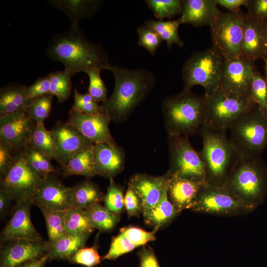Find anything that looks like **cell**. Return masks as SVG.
<instances>
[{"label": "cell", "instance_id": "cell-1", "mask_svg": "<svg viewBox=\"0 0 267 267\" xmlns=\"http://www.w3.org/2000/svg\"><path fill=\"white\" fill-rule=\"evenodd\" d=\"M45 53L52 61L62 63L64 70L72 76L85 72L89 67L109 70L111 65L104 48L89 40L79 27H71L54 34L45 49Z\"/></svg>", "mask_w": 267, "mask_h": 267}, {"label": "cell", "instance_id": "cell-2", "mask_svg": "<svg viewBox=\"0 0 267 267\" xmlns=\"http://www.w3.org/2000/svg\"><path fill=\"white\" fill-rule=\"evenodd\" d=\"M115 86L109 98L100 106L101 113L116 122L126 120L153 89L154 74L144 69H131L111 64Z\"/></svg>", "mask_w": 267, "mask_h": 267}, {"label": "cell", "instance_id": "cell-3", "mask_svg": "<svg viewBox=\"0 0 267 267\" xmlns=\"http://www.w3.org/2000/svg\"><path fill=\"white\" fill-rule=\"evenodd\" d=\"M164 125L168 136L199 134L205 124L204 95L182 90L162 101Z\"/></svg>", "mask_w": 267, "mask_h": 267}, {"label": "cell", "instance_id": "cell-4", "mask_svg": "<svg viewBox=\"0 0 267 267\" xmlns=\"http://www.w3.org/2000/svg\"><path fill=\"white\" fill-rule=\"evenodd\" d=\"M226 131L204 124L199 133L202 140L199 153L206 168V182L215 185H223L239 159Z\"/></svg>", "mask_w": 267, "mask_h": 267}, {"label": "cell", "instance_id": "cell-5", "mask_svg": "<svg viewBox=\"0 0 267 267\" xmlns=\"http://www.w3.org/2000/svg\"><path fill=\"white\" fill-rule=\"evenodd\" d=\"M222 186L254 211L267 198V164L261 157L239 158Z\"/></svg>", "mask_w": 267, "mask_h": 267}, {"label": "cell", "instance_id": "cell-6", "mask_svg": "<svg viewBox=\"0 0 267 267\" xmlns=\"http://www.w3.org/2000/svg\"><path fill=\"white\" fill-rule=\"evenodd\" d=\"M230 140L239 158L261 157L267 146V115L257 106L230 128Z\"/></svg>", "mask_w": 267, "mask_h": 267}, {"label": "cell", "instance_id": "cell-7", "mask_svg": "<svg viewBox=\"0 0 267 267\" xmlns=\"http://www.w3.org/2000/svg\"><path fill=\"white\" fill-rule=\"evenodd\" d=\"M224 61L213 47L192 53L182 68L183 90L191 91L193 86L200 85L204 89L205 95L215 91L220 86Z\"/></svg>", "mask_w": 267, "mask_h": 267}, {"label": "cell", "instance_id": "cell-8", "mask_svg": "<svg viewBox=\"0 0 267 267\" xmlns=\"http://www.w3.org/2000/svg\"><path fill=\"white\" fill-rule=\"evenodd\" d=\"M205 125L216 130L226 131L243 115L256 106L250 96L237 94L219 88L204 95Z\"/></svg>", "mask_w": 267, "mask_h": 267}, {"label": "cell", "instance_id": "cell-9", "mask_svg": "<svg viewBox=\"0 0 267 267\" xmlns=\"http://www.w3.org/2000/svg\"><path fill=\"white\" fill-rule=\"evenodd\" d=\"M201 213L220 216H244L253 210L222 186L204 182L190 206Z\"/></svg>", "mask_w": 267, "mask_h": 267}, {"label": "cell", "instance_id": "cell-10", "mask_svg": "<svg viewBox=\"0 0 267 267\" xmlns=\"http://www.w3.org/2000/svg\"><path fill=\"white\" fill-rule=\"evenodd\" d=\"M245 14L239 10L220 12L210 26L213 47L224 60L240 57Z\"/></svg>", "mask_w": 267, "mask_h": 267}, {"label": "cell", "instance_id": "cell-11", "mask_svg": "<svg viewBox=\"0 0 267 267\" xmlns=\"http://www.w3.org/2000/svg\"><path fill=\"white\" fill-rule=\"evenodd\" d=\"M168 147L170 165L167 173L171 176L197 182L206 181L204 163L187 136H168Z\"/></svg>", "mask_w": 267, "mask_h": 267}, {"label": "cell", "instance_id": "cell-12", "mask_svg": "<svg viewBox=\"0 0 267 267\" xmlns=\"http://www.w3.org/2000/svg\"><path fill=\"white\" fill-rule=\"evenodd\" d=\"M43 179L29 166L22 152L17 155L7 172L0 177V186L17 203L31 201L40 188Z\"/></svg>", "mask_w": 267, "mask_h": 267}, {"label": "cell", "instance_id": "cell-13", "mask_svg": "<svg viewBox=\"0 0 267 267\" xmlns=\"http://www.w3.org/2000/svg\"><path fill=\"white\" fill-rule=\"evenodd\" d=\"M36 124L26 110L0 116V143L20 154L30 144Z\"/></svg>", "mask_w": 267, "mask_h": 267}, {"label": "cell", "instance_id": "cell-14", "mask_svg": "<svg viewBox=\"0 0 267 267\" xmlns=\"http://www.w3.org/2000/svg\"><path fill=\"white\" fill-rule=\"evenodd\" d=\"M0 249V267H19L39 258L49 251L48 241L18 239L6 241Z\"/></svg>", "mask_w": 267, "mask_h": 267}, {"label": "cell", "instance_id": "cell-15", "mask_svg": "<svg viewBox=\"0 0 267 267\" xmlns=\"http://www.w3.org/2000/svg\"><path fill=\"white\" fill-rule=\"evenodd\" d=\"M255 69L254 62L241 57L224 60L220 88L230 93L249 96Z\"/></svg>", "mask_w": 267, "mask_h": 267}, {"label": "cell", "instance_id": "cell-16", "mask_svg": "<svg viewBox=\"0 0 267 267\" xmlns=\"http://www.w3.org/2000/svg\"><path fill=\"white\" fill-rule=\"evenodd\" d=\"M56 175L50 174L44 178L31 199L32 205L40 210H67L72 207V188L63 184Z\"/></svg>", "mask_w": 267, "mask_h": 267}, {"label": "cell", "instance_id": "cell-17", "mask_svg": "<svg viewBox=\"0 0 267 267\" xmlns=\"http://www.w3.org/2000/svg\"><path fill=\"white\" fill-rule=\"evenodd\" d=\"M67 123L77 128L93 144L105 143L116 145L109 130L111 120L106 115L87 114L71 108Z\"/></svg>", "mask_w": 267, "mask_h": 267}, {"label": "cell", "instance_id": "cell-18", "mask_svg": "<svg viewBox=\"0 0 267 267\" xmlns=\"http://www.w3.org/2000/svg\"><path fill=\"white\" fill-rule=\"evenodd\" d=\"M170 177V175L167 172L161 176L139 173L131 178L128 185L141 200L143 216L153 208L161 199L168 189Z\"/></svg>", "mask_w": 267, "mask_h": 267}, {"label": "cell", "instance_id": "cell-19", "mask_svg": "<svg viewBox=\"0 0 267 267\" xmlns=\"http://www.w3.org/2000/svg\"><path fill=\"white\" fill-rule=\"evenodd\" d=\"M50 131L54 136L58 154L64 166L74 155L94 144L77 128L67 122L57 121Z\"/></svg>", "mask_w": 267, "mask_h": 267}, {"label": "cell", "instance_id": "cell-20", "mask_svg": "<svg viewBox=\"0 0 267 267\" xmlns=\"http://www.w3.org/2000/svg\"><path fill=\"white\" fill-rule=\"evenodd\" d=\"M32 205L31 200L16 203L10 219L1 232V243L18 239H43L31 220Z\"/></svg>", "mask_w": 267, "mask_h": 267}, {"label": "cell", "instance_id": "cell-21", "mask_svg": "<svg viewBox=\"0 0 267 267\" xmlns=\"http://www.w3.org/2000/svg\"><path fill=\"white\" fill-rule=\"evenodd\" d=\"M266 24L245 14L243 36L240 57L255 62L266 57Z\"/></svg>", "mask_w": 267, "mask_h": 267}, {"label": "cell", "instance_id": "cell-22", "mask_svg": "<svg viewBox=\"0 0 267 267\" xmlns=\"http://www.w3.org/2000/svg\"><path fill=\"white\" fill-rule=\"evenodd\" d=\"M93 150L95 169L98 175L113 178L124 169L125 154L121 147L98 143L93 144Z\"/></svg>", "mask_w": 267, "mask_h": 267}, {"label": "cell", "instance_id": "cell-23", "mask_svg": "<svg viewBox=\"0 0 267 267\" xmlns=\"http://www.w3.org/2000/svg\"><path fill=\"white\" fill-rule=\"evenodd\" d=\"M220 12L215 0H184L179 19L181 24L210 26Z\"/></svg>", "mask_w": 267, "mask_h": 267}, {"label": "cell", "instance_id": "cell-24", "mask_svg": "<svg viewBox=\"0 0 267 267\" xmlns=\"http://www.w3.org/2000/svg\"><path fill=\"white\" fill-rule=\"evenodd\" d=\"M203 182L171 176L168 185V195L179 213L189 209Z\"/></svg>", "mask_w": 267, "mask_h": 267}, {"label": "cell", "instance_id": "cell-25", "mask_svg": "<svg viewBox=\"0 0 267 267\" xmlns=\"http://www.w3.org/2000/svg\"><path fill=\"white\" fill-rule=\"evenodd\" d=\"M55 8L64 13L72 27H79V22L93 15L103 3L99 0H49Z\"/></svg>", "mask_w": 267, "mask_h": 267}, {"label": "cell", "instance_id": "cell-26", "mask_svg": "<svg viewBox=\"0 0 267 267\" xmlns=\"http://www.w3.org/2000/svg\"><path fill=\"white\" fill-rule=\"evenodd\" d=\"M26 86L17 83H10L0 89V116L26 110L31 101L26 98Z\"/></svg>", "mask_w": 267, "mask_h": 267}, {"label": "cell", "instance_id": "cell-27", "mask_svg": "<svg viewBox=\"0 0 267 267\" xmlns=\"http://www.w3.org/2000/svg\"><path fill=\"white\" fill-rule=\"evenodd\" d=\"M91 233L71 234L65 233L49 242V259L69 260L79 249L85 247Z\"/></svg>", "mask_w": 267, "mask_h": 267}, {"label": "cell", "instance_id": "cell-28", "mask_svg": "<svg viewBox=\"0 0 267 267\" xmlns=\"http://www.w3.org/2000/svg\"><path fill=\"white\" fill-rule=\"evenodd\" d=\"M93 146L77 153L70 158L61 167L62 175L64 178L81 175L88 178L98 175L95 169Z\"/></svg>", "mask_w": 267, "mask_h": 267}, {"label": "cell", "instance_id": "cell-29", "mask_svg": "<svg viewBox=\"0 0 267 267\" xmlns=\"http://www.w3.org/2000/svg\"><path fill=\"white\" fill-rule=\"evenodd\" d=\"M179 213L168 197L167 189L155 206L143 216L147 225L158 229L170 223Z\"/></svg>", "mask_w": 267, "mask_h": 267}, {"label": "cell", "instance_id": "cell-30", "mask_svg": "<svg viewBox=\"0 0 267 267\" xmlns=\"http://www.w3.org/2000/svg\"><path fill=\"white\" fill-rule=\"evenodd\" d=\"M72 207L85 210L93 203L103 201L104 195L98 186L89 180H85L71 187Z\"/></svg>", "mask_w": 267, "mask_h": 267}, {"label": "cell", "instance_id": "cell-31", "mask_svg": "<svg viewBox=\"0 0 267 267\" xmlns=\"http://www.w3.org/2000/svg\"><path fill=\"white\" fill-rule=\"evenodd\" d=\"M30 145L50 160L55 161L61 167L64 166L58 154L54 136L50 131L45 128L44 123H37L31 137Z\"/></svg>", "mask_w": 267, "mask_h": 267}, {"label": "cell", "instance_id": "cell-32", "mask_svg": "<svg viewBox=\"0 0 267 267\" xmlns=\"http://www.w3.org/2000/svg\"><path fill=\"white\" fill-rule=\"evenodd\" d=\"M85 212L91 227L104 232L112 230L120 219V215L110 212L99 203L91 204Z\"/></svg>", "mask_w": 267, "mask_h": 267}, {"label": "cell", "instance_id": "cell-33", "mask_svg": "<svg viewBox=\"0 0 267 267\" xmlns=\"http://www.w3.org/2000/svg\"><path fill=\"white\" fill-rule=\"evenodd\" d=\"M144 24L155 31L163 41H166L169 48L174 44L179 46L183 45L184 42L178 32V27L181 24L179 19L167 21L148 19Z\"/></svg>", "mask_w": 267, "mask_h": 267}, {"label": "cell", "instance_id": "cell-34", "mask_svg": "<svg viewBox=\"0 0 267 267\" xmlns=\"http://www.w3.org/2000/svg\"><path fill=\"white\" fill-rule=\"evenodd\" d=\"M50 82V94L63 103L69 97L72 90V75L67 70L56 71L47 75Z\"/></svg>", "mask_w": 267, "mask_h": 267}, {"label": "cell", "instance_id": "cell-35", "mask_svg": "<svg viewBox=\"0 0 267 267\" xmlns=\"http://www.w3.org/2000/svg\"><path fill=\"white\" fill-rule=\"evenodd\" d=\"M29 166L43 178L50 174L56 175L58 171L51 164L50 159L31 145L23 152Z\"/></svg>", "mask_w": 267, "mask_h": 267}, {"label": "cell", "instance_id": "cell-36", "mask_svg": "<svg viewBox=\"0 0 267 267\" xmlns=\"http://www.w3.org/2000/svg\"><path fill=\"white\" fill-rule=\"evenodd\" d=\"M93 230L87 218L85 210L71 208L67 210L65 217L66 233H91Z\"/></svg>", "mask_w": 267, "mask_h": 267}, {"label": "cell", "instance_id": "cell-37", "mask_svg": "<svg viewBox=\"0 0 267 267\" xmlns=\"http://www.w3.org/2000/svg\"><path fill=\"white\" fill-rule=\"evenodd\" d=\"M45 220L48 241L52 242L65 233L67 210H41Z\"/></svg>", "mask_w": 267, "mask_h": 267}, {"label": "cell", "instance_id": "cell-38", "mask_svg": "<svg viewBox=\"0 0 267 267\" xmlns=\"http://www.w3.org/2000/svg\"><path fill=\"white\" fill-rule=\"evenodd\" d=\"M181 0H145L144 2L159 20L173 17L181 14L182 10Z\"/></svg>", "mask_w": 267, "mask_h": 267}, {"label": "cell", "instance_id": "cell-39", "mask_svg": "<svg viewBox=\"0 0 267 267\" xmlns=\"http://www.w3.org/2000/svg\"><path fill=\"white\" fill-rule=\"evenodd\" d=\"M53 97L47 94L32 99L26 109L29 117L37 123H44L50 114Z\"/></svg>", "mask_w": 267, "mask_h": 267}, {"label": "cell", "instance_id": "cell-40", "mask_svg": "<svg viewBox=\"0 0 267 267\" xmlns=\"http://www.w3.org/2000/svg\"><path fill=\"white\" fill-rule=\"evenodd\" d=\"M262 75L255 69L249 96L257 107L267 115V83Z\"/></svg>", "mask_w": 267, "mask_h": 267}, {"label": "cell", "instance_id": "cell-41", "mask_svg": "<svg viewBox=\"0 0 267 267\" xmlns=\"http://www.w3.org/2000/svg\"><path fill=\"white\" fill-rule=\"evenodd\" d=\"M103 201L105 207L110 212L120 215L125 209L123 188L110 178Z\"/></svg>", "mask_w": 267, "mask_h": 267}, {"label": "cell", "instance_id": "cell-42", "mask_svg": "<svg viewBox=\"0 0 267 267\" xmlns=\"http://www.w3.org/2000/svg\"><path fill=\"white\" fill-rule=\"evenodd\" d=\"M101 70L96 67L88 68L85 73L89 78L88 92L96 101L105 102L107 99V89L100 76Z\"/></svg>", "mask_w": 267, "mask_h": 267}, {"label": "cell", "instance_id": "cell-43", "mask_svg": "<svg viewBox=\"0 0 267 267\" xmlns=\"http://www.w3.org/2000/svg\"><path fill=\"white\" fill-rule=\"evenodd\" d=\"M137 32L139 37L137 44L154 55L163 41L155 31L144 24L137 27Z\"/></svg>", "mask_w": 267, "mask_h": 267}, {"label": "cell", "instance_id": "cell-44", "mask_svg": "<svg viewBox=\"0 0 267 267\" xmlns=\"http://www.w3.org/2000/svg\"><path fill=\"white\" fill-rule=\"evenodd\" d=\"M136 247L127 237L120 233L112 238L109 250L102 260H114Z\"/></svg>", "mask_w": 267, "mask_h": 267}, {"label": "cell", "instance_id": "cell-45", "mask_svg": "<svg viewBox=\"0 0 267 267\" xmlns=\"http://www.w3.org/2000/svg\"><path fill=\"white\" fill-rule=\"evenodd\" d=\"M74 104L72 108L82 113L96 115L101 113L100 106L87 92L80 93L76 88L74 89Z\"/></svg>", "mask_w": 267, "mask_h": 267}, {"label": "cell", "instance_id": "cell-46", "mask_svg": "<svg viewBox=\"0 0 267 267\" xmlns=\"http://www.w3.org/2000/svg\"><path fill=\"white\" fill-rule=\"evenodd\" d=\"M100 256L98 252L97 244L79 249L69 261L74 264L86 267H93L100 263Z\"/></svg>", "mask_w": 267, "mask_h": 267}, {"label": "cell", "instance_id": "cell-47", "mask_svg": "<svg viewBox=\"0 0 267 267\" xmlns=\"http://www.w3.org/2000/svg\"><path fill=\"white\" fill-rule=\"evenodd\" d=\"M158 230L154 228L152 231H146L138 227L130 226L121 228L120 233L138 247L144 246L149 241L154 240L155 233Z\"/></svg>", "mask_w": 267, "mask_h": 267}, {"label": "cell", "instance_id": "cell-48", "mask_svg": "<svg viewBox=\"0 0 267 267\" xmlns=\"http://www.w3.org/2000/svg\"><path fill=\"white\" fill-rule=\"evenodd\" d=\"M248 16L254 21L267 24V0H249Z\"/></svg>", "mask_w": 267, "mask_h": 267}, {"label": "cell", "instance_id": "cell-49", "mask_svg": "<svg viewBox=\"0 0 267 267\" xmlns=\"http://www.w3.org/2000/svg\"><path fill=\"white\" fill-rule=\"evenodd\" d=\"M47 94H50V82L47 75L39 78L33 84L27 87L25 91L26 98L31 100Z\"/></svg>", "mask_w": 267, "mask_h": 267}, {"label": "cell", "instance_id": "cell-50", "mask_svg": "<svg viewBox=\"0 0 267 267\" xmlns=\"http://www.w3.org/2000/svg\"><path fill=\"white\" fill-rule=\"evenodd\" d=\"M125 208L129 217H139L142 213L141 201L131 186L128 185V189L124 196Z\"/></svg>", "mask_w": 267, "mask_h": 267}, {"label": "cell", "instance_id": "cell-51", "mask_svg": "<svg viewBox=\"0 0 267 267\" xmlns=\"http://www.w3.org/2000/svg\"><path fill=\"white\" fill-rule=\"evenodd\" d=\"M18 155L7 146L0 143V177L7 172Z\"/></svg>", "mask_w": 267, "mask_h": 267}, {"label": "cell", "instance_id": "cell-52", "mask_svg": "<svg viewBox=\"0 0 267 267\" xmlns=\"http://www.w3.org/2000/svg\"><path fill=\"white\" fill-rule=\"evenodd\" d=\"M140 267H160L158 260L153 249L142 246L137 253Z\"/></svg>", "mask_w": 267, "mask_h": 267}, {"label": "cell", "instance_id": "cell-53", "mask_svg": "<svg viewBox=\"0 0 267 267\" xmlns=\"http://www.w3.org/2000/svg\"><path fill=\"white\" fill-rule=\"evenodd\" d=\"M218 5H220L229 10H238L241 6H248L249 0H215Z\"/></svg>", "mask_w": 267, "mask_h": 267}, {"label": "cell", "instance_id": "cell-54", "mask_svg": "<svg viewBox=\"0 0 267 267\" xmlns=\"http://www.w3.org/2000/svg\"><path fill=\"white\" fill-rule=\"evenodd\" d=\"M13 200L8 193L0 189V217L5 218L9 210L11 201Z\"/></svg>", "mask_w": 267, "mask_h": 267}, {"label": "cell", "instance_id": "cell-55", "mask_svg": "<svg viewBox=\"0 0 267 267\" xmlns=\"http://www.w3.org/2000/svg\"><path fill=\"white\" fill-rule=\"evenodd\" d=\"M49 259L48 253L45 255L26 263L19 267H44L46 261Z\"/></svg>", "mask_w": 267, "mask_h": 267}, {"label": "cell", "instance_id": "cell-56", "mask_svg": "<svg viewBox=\"0 0 267 267\" xmlns=\"http://www.w3.org/2000/svg\"><path fill=\"white\" fill-rule=\"evenodd\" d=\"M263 59L265 63V67L266 70V81H267V58H264Z\"/></svg>", "mask_w": 267, "mask_h": 267}, {"label": "cell", "instance_id": "cell-57", "mask_svg": "<svg viewBox=\"0 0 267 267\" xmlns=\"http://www.w3.org/2000/svg\"><path fill=\"white\" fill-rule=\"evenodd\" d=\"M266 35H267V38H266V58H267V24H266Z\"/></svg>", "mask_w": 267, "mask_h": 267}]
</instances>
